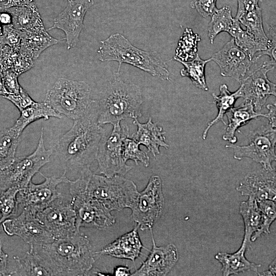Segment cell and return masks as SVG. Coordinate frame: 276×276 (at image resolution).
Returning a JSON list of instances; mask_svg holds the SVG:
<instances>
[{
    "label": "cell",
    "instance_id": "cell-21",
    "mask_svg": "<svg viewBox=\"0 0 276 276\" xmlns=\"http://www.w3.org/2000/svg\"><path fill=\"white\" fill-rule=\"evenodd\" d=\"M133 123L136 126L137 130L131 137L140 145L145 146L153 156L159 154L160 147L168 148L169 146L165 142V132L162 127L152 122L151 118L145 123H141L137 118H134Z\"/></svg>",
    "mask_w": 276,
    "mask_h": 276
},
{
    "label": "cell",
    "instance_id": "cell-10",
    "mask_svg": "<svg viewBox=\"0 0 276 276\" xmlns=\"http://www.w3.org/2000/svg\"><path fill=\"white\" fill-rule=\"evenodd\" d=\"M36 217L55 239L66 238L80 232L76 227V213L72 196L61 194Z\"/></svg>",
    "mask_w": 276,
    "mask_h": 276
},
{
    "label": "cell",
    "instance_id": "cell-28",
    "mask_svg": "<svg viewBox=\"0 0 276 276\" xmlns=\"http://www.w3.org/2000/svg\"><path fill=\"white\" fill-rule=\"evenodd\" d=\"M219 91V95H216L214 93L212 94L214 98L213 103L216 104L218 109V114L215 119L208 123L204 129L202 136L203 140L206 139L209 129L214 124L222 121L226 125L223 120L224 115L234 107L236 101L238 98H243V93L241 86L236 91L232 93L228 89L227 86L225 84H223L220 86Z\"/></svg>",
    "mask_w": 276,
    "mask_h": 276
},
{
    "label": "cell",
    "instance_id": "cell-23",
    "mask_svg": "<svg viewBox=\"0 0 276 276\" xmlns=\"http://www.w3.org/2000/svg\"><path fill=\"white\" fill-rule=\"evenodd\" d=\"M19 52L33 61L49 47L57 44L58 40L51 36L44 29L36 31H20Z\"/></svg>",
    "mask_w": 276,
    "mask_h": 276
},
{
    "label": "cell",
    "instance_id": "cell-41",
    "mask_svg": "<svg viewBox=\"0 0 276 276\" xmlns=\"http://www.w3.org/2000/svg\"><path fill=\"white\" fill-rule=\"evenodd\" d=\"M1 46L7 45L19 50L21 42L20 30L15 29L12 24L2 25Z\"/></svg>",
    "mask_w": 276,
    "mask_h": 276
},
{
    "label": "cell",
    "instance_id": "cell-11",
    "mask_svg": "<svg viewBox=\"0 0 276 276\" xmlns=\"http://www.w3.org/2000/svg\"><path fill=\"white\" fill-rule=\"evenodd\" d=\"M164 202L161 179L158 175H153L140 192L136 203L131 210L133 220L141 230L152 228L161 216Z\"/></svg>",
    "mask_w": 276,
    "mask_h": 276
},
{
    "label": "cell",
    "instance_id": "cell-38",
    "mask_svg": "<svg viewBox=\"0 0 276 276\" xmlns=\"http://www.w3.org/2000/svg\"><path fill=\"white\" fill-rule=\"evenodd\" d=\"M262 215V221L260 229L251 238L255 241L262 234L270 233V227L276 219V203L269 200H257Z\"/></svg>",
    "mask_w": 276,
    "mask_h": 276
},
{
    "label": "cell",
    "instance_id": "cell-9",
    "mask_svg": "<svg viewBox=\"0 0 276 276\" xmlns=\"http://www.w3.org/2000/svg\"><path fill=\"white\" fill-rule=\"evenodd\" d=\"M248 145L239 146L229 144L226 148L232 149L234 157L241 160L248 157L258 163L264 169H272V163L276 160V130L268 124L250 132Z\"/></svg>",
    "mask_w": 276,
    "mask_h": 276
},
{
    "label": "cell",
    "instance_id": "cell-8",
    "mask_svg": "<svg viewBox=\"0 0 276 276\" xmlns=\"http://www.w3.org/2000/svg\"><path fill=\"white\" fill-rule=\"evenodd\" d=\"M109 133L102 138L97 153L98 171L107 177L114 175L124 176L132 167L126 164L123 155L124 139L129 136L127 125L122 126L120 122L112 125Z\"/></svg>",
    "mask_w": 276,
    "mask_h": 276
},
{
    "label": "cell",
    "instance_id": "cell-25",
    "mask_svg": "<svg viewBox=\"0 0 276 276\" xmlns=\"http://www.w3.org/2000/svg\"><path fill=\"white\" fill-rule=\"evenodd\" d=\"M13 259L16 264V268L9 272V275H54L43 258L31 248L24 257L15 256Z\"/></svg>",
    "mask_w": 276,
    "mask_h": 276
},
{
    "label": "cell",
    "instance_id": "cell-47",
    "mask_svg": "<svg viewBox=\"0 0 276 276\" xmlns=\"http://www.w3.org/2000/svg\"><path fill=\"white\" fill-rule=\"evenodd\" d=\"M268 112L266 113V118L269 120L270 126L276 130V103L266 105Z\"/></svg>",
    "mask_w": 276,
    "mask_h": 276
},
{
    "label": "cell",
    "instance_id": "cell-12",
    "mask_svg": "<svg viewBox=\"0 0 276 276\" xmlns=\"http://www.w3.org/2000/svg\"><path fill=\"white\" fill-rule=\"evenodd\" d=\"M39 173L44 178L43 182L35 184L31 181L27 187L18 193L19 214L22 210H27L36 215L62 194L57 189L58 186L60 183L68 184L71 180L67 177L65 171L60 177H47Z\"/></svg>",
    "mask_w": 276,
    "mask_h": 276
},
{
    "label": "cell",
    "instance_id": "cell-3",
    "mask_svg": "<svg viewBox=\"0 0 276 276\" xmlns=\"http://www.w3.org/2000/svg\"><path fill=\"white\" fill-rule=\"evenodd\" d=\"M68 185L70 189L98 201L110 211H120L125 208L132 210L140 193L134 182L124 176L107 177L91 171L70 180Z\"/></svg>",
    "mask_w": 276,
    "mask_h": 276
},
{
    "label": "cell",
    "instance_id": "cell-16",
    "mask_svg": "<svg viewBox=\"0 0 276 276\" xmlns=\"http://www.w3.org/2000/svg\"><path fill=\"white\" fill-rule=\"evenodd\" d=\"M211 59L218 65L222 76L231 77L240 84L255 63L253 59L235 43L233 38L214 54Z\"/></svg>",
    "mask_w": 276,
    "mask_h": 276
},
{
    "label": "cell",
    "instance_id": "cell-35",
    "mask_svg": "<svg viewBox=\"0 0 276 276\" xmlns=\"http://www.w3.org/2000/svg\"><path fill=\"white\" fill-rule=\"evenodd\" d=\"M234 18L232 15L231 9L224 6L217 10L212 15L208 26V37L211 43L213 44L215 37L220 33H228L232 27Z\"/></svg>",
    "mask_w": 276,
    "mask_h": 276
},
{
    "label": "cell",
    "instance_id": "cell-17",
    "mask_svg": "<svg viewBox=\"0 0 276 276\" xmlns=\"http://www.w3.org/2000/svg\"><path fill=\"white\" fill-rule=\"evenodd\" d=\"M274 67L268 62L251 72L240 83L243 98L251 101L256 111H260L270 95L275 97L276 84L268 78L267 73Z\"/></svg>",
    "mask_w": 276,
    "mask_h": 276
},
{
    "label": "cell",
    "instance_id": "cell-29",
    "mask_svg": "<svg viewBox=\"0 0 276 276\" xmlns=\"http://www.w3.org/2000/svg\"><path fill=\"white\" fill-rule=\"evenodd\" d=\"M239 210L244 225L243 241L248 244L251 241L252 235L261 227L262 221V213L257 200L252 197H248L247 200L242 201L240 203Z\"/></svg>",
    "mask_w": 276,
    "mask_h": 276
},
{
    "label": "cell",
    "instance_id": "cell-48",
    "mask_svg": "<svg viewBox=\"0 0 276 276\" xmlns=\"http://www.w3.org/2000/svg\"><path fill=\"white\" fill-rule=\"evenodd\" d=\"M0 275H8L9 272L7 270L8 255L3 251L1 244L0 247Z\"/></svg>",
    "mask_w": 276,
    "mask_h": 276
},
{
    "label": "cell",
    "instance_id": "cell-46",
    "mask_svg": "<svg viewBox=\"0 0 276 276\" xmlns=\"http://www.w3.org/2000/svg\"><path fill=\"white\" fill-rule=\"evenodd\" d=\"M33 3H34V0H6L1 2V10L2 11L14 7L28 6Z\"/></svg>",
    "mask_w": 276,
    "mask_h": 276
},
{
    "label": "cell",
    "instance_id": "cell-4",
    "mask_svg": "<svg viewBox=\"0 0 276 276\" xmlns=\"http://www.w3.org/2000/svg\"><path fill=\"white\" fill-rule=\"evenodd\" d=\"M117 72L96 100L98 122L114 125L121 121L142 116L143 97L141 87L123 81Z\"/></svg>",
    "mask_w": 276,
    "mask_h": 276
},
{
    "label": "cell",
    "instance_id": "cell-15",
    "mask_svg": "<svg viewBox=\"0 0 276 276\" xmlns=\"http://www.w3.org/2000/svg\"><path fill=\"white\" fill-rule=\"evenodd\" d=\"M66 7L54 19L53 26L48 30L58 29L65 33L67 49L74 48L79 40L84 28V19L94 0H67Z\"/></svg>",
    "mask_w": 276,
    "mask_h": 276
},
{
    "label": "cell",
    "instance_id": "cell-49",
    "mask_svg": "<svg viewBox=\"0 0 276 276\" xmlns=\"http://www.w3.org/2000/svg\"><path fill=\"white\" fill-rule=\"evenodd\" d=\"M113 274L117 276L131 275L130 268L126 266L117 267L113 272Z\"/></svg>",
    "mask_w": 276,
    "mask_h": 276
},
{
    "label": "cell",
    "instance_id": "cell-24",
    "mask_svg": "<svg viewBox=\"0 0 276 276\" xmlns=\"http://www.w3.org/2000/svg\"><path fill=\"white\" fill-rule=\"evenodd\" d=\"M247 243L243 241L239 249L234 253L219 252L215 256L222 265V275L238 274L248 270L257 272L260 265L249 261L245 256Z\"/></svg>",
    "mask_w": 276,
    "mask_h": 276
},
{
    "label": "cell",
    "instance_id": "cell-50",
    "mask_svg": "<svg viewBox=\"0 0 276 276\" xmlns=\"http://www.w3.org/2000/svg\"><path fill=\"white\" fill-rule=\"evenodd\" d=\"M0 19L2 25L12 24V19L11 15L7 11H1Z\"/></svg>",
    "mask_w": 276,
    "mask_h": 276
},
{
    "label": "cell",
    "instance_id": "cell-14",
    "mask_svg": "<svg viewBox=\"0 0 276 276\" xmlns=\"http://www.w3.org/2000/svg\"><path fill=\"white\" fill-rule=\"evenodd\" d=\"M1 223L7 235L18 236L30 246L42 245L55 240L36 215L27 210L21 211L16 216Z\"/></svg>",
    "mask_w": 276,
    "mask_h": 276
},
{
    "label": "cell",
    "instance_id": "cell-13",
    "mask_svg": "<svg viewBox=\"0 0 276 276\" xmlns=\"http://www.w3.org/2000/svg\"><path fill=\"white\" fill-rule=\"evenodd\" d=\"M70 194L76 213V227L78 231L81 227L104 229L115 223V218L111 211L98 201L70 189Z\"/></svg>",
    "mask_w": 276,
    "mask_h": 276
},
{
    "label": "cell",
    "instance_id": "cell-30",
    "mask_svg": "<svg viewBox=\"0 0 276 276\" xmlns=\"http://www.w3.org/2000/svg\"><path fill=\"white\" fill-rule=\"evenodd\" d=\"M238 20L254 38L261 47L262 52L268 49L270 41L263 29L262 9L260 7L247 12L239 18Z\"/></svg>",
    "mask_w": 276,
    "mask_h": 276
},
{
    "label": "cell",
    "instance_id": "cell-32",
    "mask_svg": "<svg viewBox=\"0 0 276 276\" xmlns=\"http://www.w3.org/2000/svg\"><path fill=\"white\" fill-rule=\"evenodd\" d=\"M20 135L11 127L1 130V170L8 167L14 161L16 149L20 141Z\"/></svg>",
    "mask_w": 276,
    "mask_h": 276
},
{
    "label": "cell",
    "instance_id": "cell-34",
    "mask_svg": "<svg viewBox=\"0 0 276 276\" xmlns=\"http://www.w3.org/2000/svg\"><path fill=\"white\" fill-rule=\"evenodd\" d=\"M200 40L198 34L194 33L190 28H186L178 41L173 59L182 61L193 60L197 54V44Z\"/></svg>",
    "mask_w": 276,
    "mask_h": 276
},
{
    "label": "cell",
    "instance_id": "cell-26",
    "mask_svg": "<svg viewBox=\"0 0 276 276\" xmlns=\"http://www.w3.org/2000/svg\"><path fill=\"white\" fill-rule=\"evenodd\" d=\"M4 11L10 13L12 24L18 30L36 31L45 28L35 3L28 6L11 7Z\"/></svg>",
    "mask_w": 276,
    "mask_h": 276
},
{
    "label": "cell",
    "instance_id": "cell-27",
    "mask_svg": "<svg viewBox=\"0 0 276 276\" xmlns=\"http://www.w3.org/2000/svg\"><path fill=\"white\" fill-rule=\"evenodd\" d=\"M20 116L11 127L19 134L29 124L43 119L45 120L54 117L61 119V114L58 113L45 102H35L33 104L20 111Z\"/></svg>",
    "mask_w": 276,
    "mask_h": 276
},
{
    "label": "cell",
    "instance_id": "cell-40",
    "mask_svg": "<svg viewBox=\"0 0 276 276\" xmlns=\"http://www.w3.org/2000/svg\"><path fill=\"white\" fill-rule=\"evenodd\" d=\"M18 77L17 73L11 70H1L0 93L3 98L20 93L22 87L19 84Z\"/></svg>",
    "mask_w": 276,
    "mask_h": 276
},
{
    "label": "cell",
    "instance_id": "cell-36",
    "mask_svg": "<svg viewBox=\"0 0 276 276\" xmlns=\"http://www.w3.org/2000/svg\"><path fill=\"white\" fill-rule=\"evenodd\" d=\"M235 43L245 51L253 59L257 52L262 51L254 38L246 31L243 30L239 21L234 18L232 28L228 33Z\"/></svg>",
    "mask_w": 276,
    "mask_h": 276
},
{
    "label": "cell",
    "instance_id": "cell-19",
    "mask_svg": "<svg viewBox=\"0 0 276 276\" xmlns=\"http://www.w3.org/2000/svg\"><path fill=\"white\" fill-rule=\"evenodd\" d=\"M150 230L152 240L151 252L141 267L131 275H166L178 261V251L175 245L171 243L165 246H157L154 238L152 228Z\"/></svg>",
    "mask_w": 276,
    "mask_h": 276
},
{
    "label": "cell",
    "instance_id": "cell-51",
    "mask_svg": "<svg viewBox=\"0 0 276 276\" xmlns=\"http://www.w3.org/2000/svg\"><path fill=\"white\" fill-rule=\"evenodd\" d=\"M261 275L276 276V258L270 264L268 270L264 271Z\"/></svg>",
    "mask_w": 276,
    "mask_h": 276
},
{
    "label": "cell",
    "instance_id": "cell-2",
    "mask_svg": "<svg viewBox=\"0 0 276 276\" xmlns=\"http://www.w3.org/2000/svg\"><path fill=\"white\" fill-rule=\"evenodd\" d=\"M44 260L54 275H84L95 262L88 237L74 235L42 245L30 246Z\"/></svg>",
    "mask_w": 276,
    "mask_h": 276
},
{
    "label": "cell",
    "instance_id": "cell-43",
    "mask_svg": "<svg viewBox=\"0 0 276 276\" xmlns=\"http://www.w3.org/2000/svg\"><path fill=\"white\" fill-rule=\"evenodd\" d=\"M217 0H192L191 7L195 9L202 17L206 18L217 10Z\"/></svg>",
    "mask_w": 276,
    "mask_h": 276
},
{
    "label": "cell",
    "instance_id": "cell-37",
    "mask_svg": "<svg viewBox=\"0 0 276 276\" xmlns=\"http://www.w3.org/2000/svg\"><path fill=\"white\" fill-rule=\"evenodd\" d=\"M20 190L17 188L12 187L0 193L1 223L19 214L17 194Z\"/></svg>",
    "mask_w": 276,
    "mask_h": 276
},
{
    "label": "cell",
    "instance_id": "cell-31",
    "mask_svg": "<svg viewBox=\"0 0 276 276\" xmlns=\"http://www.w3.org/2000/svg\"><path fill=\"white\" fill-rule=\"evenodd\" d=\"M33 60L9 45L1 46V70H11L19 76L34 66Z\"/></svg>",
    "mask_w": 276,
    "mask_h": 276
},
{
    "label": "cell",
    "instance_id": "cell-45",
    "mask_svg": "<svg viewBox=\"0 0 276 276\" xmlns=\"http://www.w3.org/2000/svg\"><path fill=\"white\" fill-rule=\"evenodd\" d=\"M238 10L235 19L238 20L247 12L252 11L259 6V3L262 0H237Z\"/></svg>",
    "mask_w": 276,
    "mask_h": 276
},
{
    "label": "cell",
    "instance_id": "cell-7",
    "mask_svg": "<svg viewBox=\"0 0 276 276\" xmlns=\"http://www.w3.org/2000/svg\"><path fill=\"white\" fill-rule=\"evenodd\" d=\"M53 154L52 148L47 149L45 147L42 127L35 150L28 155L16 157L12 164L1 170L0 192L12 187L20 190L27 187Z\"/></svg>",
    "mask_w": 276,
    "mask_h": 276
},
{
    "label": "cell",
    "instance_id": "cell-18",
    "mask_svg": "<svg viewBox=\"0 0 276 276\" xmlns=\"http://www.w3.org/2000/svg\"><path fill=\"white\" fill-rule=\"evenodd\" d=\"M236 190L257 200H269L276 203V169L262 168L247 174Z\"/></svg>",
    "mask_w": 276,
    "mask_h": 276
},
{
    "label": "cell",
    "instance_id": "cell-6",
    "mask_svg": "<svg viewBox=\"0 0 276 276\" xmlns=\"http://www.w3.org/2000/svg\"><path fill=\"white\" fill-rule=\"evenodd\" d=\"M89 85L83 81L58 79L47 93L44 102L58 113L76 120L87 115L95 104Z\"/></svg>",
    "mask_w": 276,
    "mask_h": 276
},
{
    "label": "cell",
    "instance_id": "cell-20",
    "mask_svg": "<svg viewBox=\"0 0 276 276\" xmlns=\"http://www.w3.org/2000/svg\"><path fill=\"white\" fill-rule=\"evenodd\" d=\"M138 228L136 225L131 231L119 237L97 253L134 262L144 247L138 234Z\"/></svg>",
    "mask_w": 276,
    "mask_h": 276
},
{
    "label": "cell",
    "instance_id": "cell-52",
    "mask_svg": "<svg viewBox=\"0 0 276 276\" xmlns=\"http://www.w3.org/2000/svg\"><path fill=\"white\" fill-rule=\"evenodd\" d=\"M5 1H6V0H0L1 2H3Z\"/></svg>",
    "mask_w": 276,
    "mask_h": 276
},
{
    "label": "cell",
    "instance_id": "cell-44",
    "mask_svg": "<svg viewBox=\"0 0 276 276\" xmlns=\"http://www.w3.org/2000/svg\"><path fill=\"white\" fill-rule=\"evenodd\" d=\"M12 102L20 111L33 104L34 101L27 92L22 88L20 93L16 95H9L4 97Z\"/></svg>",
    "mask_w": 276,
    "mask_h": 276
},
{
    "label": "cell",
    "instance_id": "cell-42",
    "mask_svg": "<svg viewBox=\"0 0 276 276\" xmlns=\"http://www.w3.org/2000/svg\"><path fill=\"white\" fill-rule=\"evenodd\" d=\"M268 34L270 41V46L268 49L264 51L261 52L256 54L253 58L255 62H257L262 56L267 55L270 58L269 63L276 67V27L270 26L268 28Z\"/></svg>",
    "mask_w": 276,
    "mask_h": 276
},
{
    "label": "cell",
    "instance_id": "cell-1",
    "mask_svg": "<svg viewBox=\"0 0 276 276\" xmlns=\"http://www.w3.org/2000/svg\"><path fill=\"white\" fill-rule=\"evenodd\" d=\"M101 125L95 100L90 112L74 120L72 127L55 141L52 147L53 154L66 173L71 171L80 175L91 171V164L96 160L100 141L106 133Z\"/></svg>",
    "mask_w": 276,
    "mask_h": 276
},
{
    "label": "cell",
    "instance_id": "cell-39",
    "mask_svg": "<svg viewBox=\"0 0 276 276\" xmlns=\"http://www.w3.org/2000/svg\"><path fill=\"white\" fill-rule=\"evenodd\" d=\"M123 155L125 160H133L136 165L141 162L145 167L149 165V157L147 153L140 149V144L129 136L123 143Z\"/></svg>",
    "mask_w": 276,
    "mask_h": 276
},
{
    "label": "cell",
    "instance_id": "cell-33",
    "mask_svg": "<svg viewBox=\"0 0 276 276\" xmlns=\"http://www.w3.org/2000/svg\"><path fill=\"white\" fill-rule=\"evenodd\" d=\"M174 60L180 62L184 66L180 70V74L182 77L189 78L192 83L197 88L203 90L209 89L205 77V67L206 64L212 60L211 58L203 60L197 53L192 60L182 61L177 59Z\"/></svg>",
    "mask_w": 276,
    "mask_h": 276
},
{
    "label": "cell",
    "instance_id": "cell-5",
    "mask_svg": "<svg viewBox=\"0 0 276 276\" xmlns=\"http://www.w3.org/2000/svg\"><path fill=\"white\" fill-rule=\"evenodd\" d=\"M98 53L99 60L102 61L118 62V73H119L121 64L125 63L163 80H170L168 66L158 53L136 48L120 33L111 34L101 41Z\"/></svg>",
    "mask_w": 276,
    "mask_h": 276
},
{
    "label": "cell",
    "instance_id": "cell-53",
    "mask_svg": "<svg viewBox=\"0 0 276 276\" xmlns=\"http://www.w3.org/2000/svg\"><path fill=\"white\" fill-rule=\"evenodd\" d=\"M275 162H276V160H275ZM275 169H276V165H275Z\"/></svg>",
    "mask_w": 276,
    "mask_h": 276
},
{
    "label": "cell",
    "instance_id": "cell-22",
    "mask_svg": "<svg viewBox=\"0 0 276 276\" xmlns=\"http://www.w3.org/2000/svg\"><path fill=\"white\" fill-rule=\"evenodd\" d=\"M226 115L228 125L222 139L231 144H235L237 142L236 131L240 127L246 125L252 119L259 117L266 118V113L257 112L252 102L247 100H244L242 104L231 109L226 112Z\"/></svg>",
    "mask_w": 276,
    "mask_h": 276
}]
</instances>
